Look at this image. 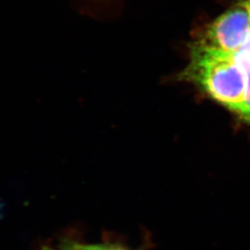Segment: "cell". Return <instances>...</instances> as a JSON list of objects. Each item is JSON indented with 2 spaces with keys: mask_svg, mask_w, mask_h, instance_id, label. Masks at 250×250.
Masks as SVG:
<instances>
[{
  "mask_svg": "<svg viewBox=\"0 0 250 250\" xmlns=\"http://www.w3.org/2000/svg\"><path fill=\"white\" fill-rule=\"evenodd\" d=\"M235 62L244 70V72L250 69V35L244 45L232 55Z\"/></svg>",
  "mask_w": 250,
  "mask_h": 250,
  "instance_id": "obj_4",
  "label": "cell"
},
{
  "mask_svg": "<svg viewBox=\"0 0 250 250\" xmlns=\"http://www.w3.org/2000/svg\"><path fill=\"white\" fill-rule=\"evenodd\" d=\"M250 35V9L247 0L236 3L213 21L196 44L233 55Z\"/></svg>",
  "mask_w": 250,
  "mask_h": 250,
  "instance_id": "obj_2",
  "label": "cell"
},
{
  "mask_svg": "<svg viewBox=\"0 0 250 250\" xmlns=\"http://www.w3.org/2000/svg\"><path fill=\"white\" fill-rule=\"evenodd\" d=\"M181 78L196 84L208 97L235 113L241 106L247 77L231 54L195 44L191 48L190 62Z\"/></svg>",
  "mask_w": 250,
  "mask_h": 250,
  "instance_id": "obj_1",
  "label": "cell"
},
{
  "mask_svg": "<svg viewBox=\"0 0 250 250\" xmlns=\"http://www.w3.org/2000/svg\"><path fill=\"white\" fill-rule=\"evenodd\" d=\"M245 73L247 77L245 95H244V99H243L241 106L236 111V114H238L241 119L250 125V69L246 71Z\"/></svg>",
  "mask_w": 250,
  "mask_h": 250,
  "instance_id": "obj_3",
  "label": "cell"
},
{
  "mask_svg": "<svg viewBox=\"0 0 250 250\" xmlns=\"http://www.w3.org/2000/svg\"><path fill=\"white\" fill-rule=\"evenodd\" d=\"M43 250H53V249H50V248H44V249H43Z\"/></svg>",
  "mask_w": 250,
  "mask_h": 250,
  "instance_id": "obj_6",
  "label": "cell"
},
{
  "mask_svg": "<svg viewBox=\"0 0 250 250\" xmlns=\"http://www.w3.org/2000/svg\"><path fill=\"white\" fill-rule=\"evenodd\" d=\"M107 246L100 245H82V244H70L66 246L65 250H112Z\"/></svg>",
  "mask_w": 250,
  "mask_h": 250,
  "instance_id": "obj_5",
  "label": "cell"
},
{
  "mask_svg": "<svg viewBox=\"0 0 250 250\" xmlns=\"http://www.w3.org/2000/svg\"><path fill=\"white\" fill-rule=\"evenodd\" d=\"M247 2H248V5H249V7H250V0H247Z\"/></svg>",
  "mask_w": 250,
  "mask_h": 250,
  "instance_id": "obj_7",
  "label": "cell"
},
{
  "mask_svg": "<svg viewBox=\"0 0 250 250\" xmlns=\"http://www.w3.org/2000/svg\"><path fill=\"white\" fill-rule=\"evenodd\" d=\"M112 250H117V249H113Z\"/></svg>",
  "mask_w": 250,
  "mask_h": 250,
  "instance_id": "obj_8",
  "label": "cell"
}]
</instances>
